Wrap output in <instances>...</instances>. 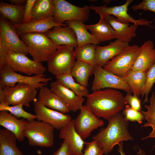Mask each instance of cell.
Returning a JSON list of instances; mask_svg holds the SVG:
<instances>
[{
    "label": "cell",
    "mask_w": 155,
    "mask_h": 155,
    "mask_svg": "<svg viewBox=\"0 0 155 155\" xmlns=\"http://www.w3.org/2000/svg\"><path fill=\"white\" fill-rule=\"evenodd\" d=\"M86 97V105L92 112L108 121L120 113L126 105L122 93L111 88L93 91Z\"/></svg>",
    "instance_id": "6da1fadb"
},
{
    "label": "cell",
    "mask_w": 155,
    "mask_h": 155,
    "mask_svg": "<svg viewBox=\"0 0 155 155\" xmlns=\"http://www.w3.org/2000/svg\"><path fill=\"white\" fill-rule=\"evenodd\" d=\"M108 121L106 127L102 128L92 137L105 154L120 142L133 139L128 131L129 121L121 113H118Z\"/></svg>",
    "instance_id": "7a4b0ae2"
},
{
    "label": "cell",
    "mask_w": 155,
    "mask_h": 155,
    "mask_svg": "<svg viewBox=\"0 0 155 155\" xmlns=\"http://www.w3.org/2000/svg\"><path fill=\"white\" fill-rule=\"evenodd\" d=\"M20 37L33 60L41 63L47 61L59 46L44 33H27Z\"/></svg>",
    "instance_id": "3957f363"
},
{
    "label": "cell",
    "mask_w": 155,
    "mask_h": 155,
    "mask_svg": "<svg viewBox=\"0 0 155 155\" xmlns=\"http://www.w3.org/2000/svg\"><path fill=\"white\" fill-rule=\"evenodd\" d=\"M54 129L48 123L34 119L27 121L23 134L30 146L49 147L54 144Z\"/></svg>",
    "instance_id": "277c9868"
},
{
    "label": "cell",
    "mask_w": 155,
    "mask_h": 155,
    "mask_svg": "<svg viewBox=\"0 0 155 155\" xmlns=\"http://www.w3.org/2000/svg\"><path fill=\"white\" fill-rule=\"evenodd\" d=\"M74 47L59 46L47 62V70L55 76L70 74L75 62Z\"/></svg>",
    "instance_id": "5b68a950"
},
{
    "label": "cell",
    "mask_w": 155,
    "mask_h": 155,
    "mask_svg": "<svg viewBox=\"0 0 155 155\" xmlns=\"http://www.w3.org/2000/svg\"><path fill=\"white\" fill-rule=\"evenodd\" d=\"M140 47L129 45L121 52L108 61L103 68L119 77L124 78L131 70L139 54Z\"/></svg>",
    "instance_id": "8992f818"
},
{
    "label": "cell",
    "mask_w": 155,
    "mask_h": 155,
    "mask_svg": "<svg viewBox=\"0 0 155 155\" xmlns=\"http://www.w3.org/2000/svg\"><path fill=\"white\" fill-rule=\"evenodd\" d=\"M5 64L12 71L28 76L43 75L46 69L41 63L31 60L22 53L8 51L6 55Z\"/></svg>",
    "instance_id": "52a82bcc"
},
{
    "label": "cell",
    "mask_w": 155,
    "mask_h": 155,
    "mask_svg": "<svg viewBox=\"0 0 155 155\" xmlns=\"http://www.w3.org/2000/svg\"><path fill=\"white\" fill-rule=\"evenodd\" d=\"M53 1L55 9L53 17L56 23L62 24L65 22L71 20L84 23L88 20L90 12L89 6L80 7L64 0Z\"/></svg>",
    "instance_id": "ba28073f"
},
{
    "label": "cell",
    "mask_w": 155,
    "mask_h": 155,
    "mask_svg": "<svg viewBox=\"0 0 155 155\" xmlns=\"http://www.w3.org/2000/svg\"><path fill=\"white\" fill-rule=\"evenodd\" d=\"M0 87L13 86L17 83L28 84L40 89L46 86L51 78H47L44 75L29 76L22 75L11 70L5 64L0 69Z\"/></svg>",
    "instance_id": "9c48e42d"
},
{
    "label": "cell",
    "mask_w": 155,
    "mask_h": 155,
    "mask_svg": "<svg viewBox=\"0 0 155 155\" xmlns=\"http://www.w3.org/2000/svg\"><path fill=\"white\" fill-rule=\"evenodd\" d=\"M3 88L4 102L9 105L22 104L29 107L30 103L37 99L38 89L28 84L17 83L14 86H6Z\"/></svg>",
    "instance_id": "30bf717a"
},
{
    "label": "cell",
    "mask_w": 155,
    "mask_h": 155,
    "mask_svg": "<svg viewBox=\"0 0 155 155\" xmlns=\"http://www.w3.org/2000/svg\"><path fill=\"white\" fill-rule=\"evenodd\" d=\"M133 1V0H127L123 5L111 7H108L106 5L99 6L91 5L89 7L90 9L94 11L96 13L99 14L100 18H104L106 16L111 15L115 17L121 22H131L135 25H145L155 28L150 24L152 23V21L142 18L136 20L128 14V7Z\"/></svg>",
    "instance_id": "8fae6325"
},
{
    "label": "cell",
    "mask_w": 155,
    "mask_h": 155,
    "mask_svg": "<svg viewBox=\"0 0 155 155\" xmlns=\"http://www.w3.org/2000/svg\"><path fill=\"white\" fill-rule=\"evenodd\" d=\"M94 78L91 89L94 91L109 88L119 89L131 93L130 88L124 78L117 76L97 65L94 67Z\"/></svg>",
    "instance_id": "7c38bea8"
},
{
    "label": "cell",
    "mask_w": 155,
    "mask_h": 155,
    "mask_svg": "<svg viewBox=\"0 0 155 155\" xmlns=\"http://www.w3.org/2000/svg\"><path fill=\"white\" fill-rule=\"evenodd\" d=\"M13 25L1 15L0 18V39L8 51L27 55V46L19 38Z\"/></svg>",
    "instance_id": "4fadbf2b"
},
{
    "label": "cell",
    "mask_w": 155,
    "mask_h": 155,
    "mask_svg": "<svg viewBox=\"0 0 155 155\" xmlns=\"http://www.w3.org/2000/svg\"><path fill=\"white\" fill-rule=\"evenodd\" d=\"M80 113L74 119L76 131L83 140L90 136L94 130L103 126L104 122L96 117L86 105H83Z\"/></svg>",
    "instance_id": "5bb4252c"
},
{
    "label": "cell",
    "mask_w": 155,
    "mask_h": 155,
    "mask_svg": "<svg viewBox=\"0 0 155 155\" xmlns=\"http://www.w3.org/2000/svg\"><path fill=\"white\" fill-rule=\"evenodd\" d=\"M33 105L37 120L48 123L54 129L60 130L72 120L69 115L49 108L40 103L37 99L33 102Z\"/></svg>",
    "instance_id": "9a60e30c"
},
{
    "label": "cell",
    "mask_w": 155,
    "mask_h": 155,
    "mask_svg": "<svg viewBox=\"0 0 155 155\" xmlns=\"http://www.w3.org/2000/svg\"><path fill=\"white\" fill-rule=\"evenodd\" d=\"M59 137L68 144L69 155H82L85 142L77 132L74 119L60 129Z\"/></svg>",
    "instance_id": "2e32d148"
},
{
    "label": "cell",
    "mask_w": 155,
    "mask_h": 155,
    "mask_svg": "<svg viewBox=\"0 0 155 155\" xmlns=\"http://www.w3.org/2000/svg\"><path fill=\"white\" fill-rule=\"evenodd\" d=\"M50 88L62 99L69 112L80 110L85 100L84 97L79 96L56 81L51 83Z\"/></svg>",
    "instance_id": "e0dca14e"
},
{
    "label": "cell",
    "mask_w": 155,
    "mask_h": 155,
    "mask_svg": "<svg viewBox=\"0 0 155 155\" xmlns=\"http://www.w3.org/2000/svg\"><path fill=\"white\" fill-rule=\"evenodd\" d=\"M18 35L30 33H45L55 26H66L65 24L56 23L53 17L40 20H31L29 22L13 25Z\"/></svg>",
    "instance_id": "ac0fdd59"
},
{
    "label": "cell",
    "mask_w": 155,
    "mask_h": 155,
    "mask_svg": "<svg viewBox=\"0 0 155 155\" xmlns=\"http://www.w3.org/2000/svg\"><path fill=\"white\" fill-rule=\"evenodd\" d=\"M155 63V47L152 40L145 42L140 47L139 54L131 70L146 71Z\"/></svg>",
    "instance_id": "d6986e66"
},
{
    "label": "cell",
    "mask_w": 155,
    "mask_h": 155,
    "mask_svg": "<svg viewBox=\"0 0 155 155\" xmlns=\"http://www.w3.org/2000/svg\"><path fill=\"white\" fill-rule=\"evenodd\" d=\"M44 34L58 46L66 45L74 48L78 46L74 31L67 26H55Z\"/></svg>",
    "instance_id": "ffe728a7"
},
{
    "label": "cell",
    "mask_w": 155,
    "mask_h": 155,
    "mask_svg": "<svg viewBox=\"0 0 155 155\" xmlns=\"http://www.w3.org/2000/svg\"><path fill=\"white\" fill-rule=\"evenodd\" d=\"M129 45V43L117 39L106 46L96 45L97 65L103 67L108 61L120 54Z\"/></svg>",
    "instance_id": "44dd1931"
},
{
    "label": "cell",
    "mask_w": 155,
    "mask_h": 155,
    "mask_svg": "<svg viewBox=\"0 0 155 155\" xmlns=\"http://www.w3.org/2000/svg\"><path fill=\"white\" fill-rule=\"evenodd\" d=\"M38 100L45 106L66 114L69 111L62 99L51 88L44 86L39 89Z\"/></svg>",
    "instance_id": "7402d4cb"
},
{
    "label": "cell",
    "mask_w": 155,
    "mask_h": 155,
    "mask_svg": "<svg viewBox=\"0 0 155 155\" xmlns=\"http://www.w3.org/2000/svg\"><path fill=\"white\" fill-rule=\"evenodd\" d=\"M27 122L23 118L18 119L7 111H0V125L13 133L20 142L25 139L23 132Z\"/></svg>",
    "instance_id": "603a6c76"
},
{
    "label": "cell",
    "mask_w": 155,
    "mask_h": 155,
    "mask_svg": "<svg viewBox=\"0 0 155 155\" xmlns=\"http://www.w3.org/2000/svg\"><path fill=\"white\" fill-rule=\"evenodd\" d=\"M104 18L115 31L117 39L129 43L132 38L136 36L138 25L134 24L130 25L129 23L120 22L115 17L111 15L106 16Z\"/></svg>",
    "instance_id": "cb8c5ba5"
},
{
    "label": "cell",
    "mask_w": 155,
    "mask_h": 155,
    "mask_svg": "<svg viewBox=\"0 0 155 155\" xmlns=\"http://www.w3.org/2000/svg\"><path fill=\"white\" fill-rule=\"evenodd\" d=\"M86 26L100 42L117 38L115 31L105 18H100L96 24Z\"/></svg>",
    "instance_id": "d4e9b609"
},
{
    "label": "cell",
    "mask_w": 155,
    "mask_h": 155,
    "mask_svg": "<svg viewBox=\"0 0 155 155\" xmlns=\"http://www.w3.org/2000/svg\"><path fill=\"white\" fill-rule=\"evenodd\" d=\"M65 22L66 25L71 28L75 34L77 46L81 47L89 44L97 45L100 43L92 34L88 31L86 25L83 22L71 20Z\"/></svg>",
    "instance_id": "484cf974"
},
{
    "label": "cell",
    "mask_w": 155,
    "mask_h": 155,
    "mask_svg": "<svg viewBox=\"0 0 155 155\" xmlns=\"http://www.w3.org/2000/svg\"><path fill=\"white\" fill-rule=\"evenodd\" d=\"M16 135L5 129H0V155H24L16 145Z\"/></svg>",
    "instance_id": "4316f807"
},
{
    "label": "cell",
    "mask_w": 155,
    "mask_h": 155,
    "mask_svg": "<svg viewBox=\"0 0 155 155\" xmlns=\"http://www.w3.org/2000/svg\"><path fill=\"white\" fill-rule=\"evenodd\" d=\"M25 5H17L1 1L0 12L1 15L13 25L22 23Z\"/></svg>",
    "instance_id": "83f0119b"
},
{
    "label": "cell",
    "mask_w": 155,
    "mask_h": 155,
    "mask_svg": "<svg viewBox=\"0 0 155 155\" xmlns=\"http://www.w3.org/2000/svg\"><path fill=\"white\" fill-rule=\"evenodd\" d=\"M94 67L77 60L71 74L78 83L87 87L88 85L89 78L94 73Z\"/></svg>",
    "instance_id": "f1b7e54d"
},
{
    "label": "cell",
    "mask_w": 155,
    "mask_h": 155,
    "mask_svg": "<svg viewBox=\"0 0 155 155\" xmlns=\"http://www.w3.org/2000/svg\"><path fill=\"white\" fill-rule=\"evenodd\" d=\"M55 9L53 0H36L32 8L31 20H42L53 17Z\"/></svg>",
    "instance_id": "f546056e"
},
{
    "label": "cell",
    "mask_w": 155,
    "mask_h": 155,
    "mask_svg": "<svg viewBox=\"0 0 155 155\" xmlns=\"http://www.w3.org/2000/svg\"><path fill=\"white\" fill-rule=\"evenodd\" d=\"M133 94L139 97L145 84L146 71H129L124 77Z\"/></svg>",
    "instance_id": "4dcf8cb0"
},
{
    "label": "cell",
    "mask_w": 155,
    "mask_h": 155,
    "mask_svg": "<svg viewBox=\"0 0 155 155\" xmlns=\"http://www.w3.org/2000/svg\"><path fill=\"white\" fill-rule=\"evenodd\" d=\"M149 102V105L145 104L144 106L147 111L142 110L141 111L144 116V120L147 121V122L142 126L144 127H151L152 130L147 136L142 138V140L148 138H155V92L154 91L152 93ZM155 147V145L153 146V148Z\"/></svg>",
    "instance_id": "1f68e13d"
},
{
    "label": "cell",
    "mask_w": 155,
    "mask_h": 155,
    "mask_svg": "<svg viewBox=\"0 0 155 155\" xmlns=\"http://www.w3.org/2000/svg\"><path fill=\"white\" fill-rule=\"evenodd\" d=\"M56 81L81 97H87L89 94L87 87L76 82L70 74L55 76Z\"/></svg>",
    "instance_id": "d6a6232c"
},
{
    "label": "cell",
    "mask_w": 155,
    "mask_h": 155,
    "mask_svg": "<svg viewBox=\"0 0 155 155\" xmlns=\"http://www.w3.org/2000/svg\"><path fill=\"white\" fill-rule=\"evenodd\" d=\"M96 46L95 44H89L75 48V59L94 66L96 65Z\"/></svg>",
    "instance_id": "836d02e7"
},
{
    "label": "cell",
    "mask_w": 155,
    "mask_h": 155,
    "mask_svg": "<svg viewBox=\"0 0 155 155\" xmlns=\"http://www.w3.org/2000/svg\"><path fill=\"white\" fill-rule=\"evenodd\" d=\"M23 105L20 104L10 106L4 102L0 103V111H6L18 118H22L27 121L36 119L35 115H33L25 111L23 108Z\"/></svg>",
    "instance_id": "e575fe53"
},
{
    "label": "cell",
    "mask_w": 155,
    "mask_h": 155,
    "mask_svg": "<svg viewBox=\"0 0 155 155\" xmlns=\"http://www.w3.org/2000/svg\"><path fill=\"white\" fill-rule=\"evenodd\" d=\"M155 84V63L152 66L146 71V79L142 89L141 95L142 99L145 96L143 104L147 102L148 96L153 85Z\"/></svg>",
    "instance_id": "d590c367"
},
{
    "label": "cell",
    "mask_w": 155,
    "mask_h": 155,
    "mask_svg": "<svg viewBox=\"0 0 155 155\" xmlns=\"http://www.w3.org/2000/svg\"><path fill=\"white\" fill-rule=\"evenodd\" d=\"M121 113L125 120L128 121L136 122L141 124L144 120L141 111L132 108L127 104L125 105Z\"/></svg>",
    "instance_id": "8d00e7d4"
},
{
    "label": "cell",
    "mask_w": 155,
    "mask_h": 155,
    "mask_svg": "<svg viewBox=\"0 0 155 155\" xmlns=\"http://www.w3.org/2000/svg\"><path fill=\"white\" fill-rule=\"evenodd\" d=\"M85 147L82 155H104L102 149L94 140L85 142Z\"/></svg>",
    "instance_id": "74e56055"
},
{
    "label": "cell",
    "mask_w": 155,
    "mask_h": 155,
    "mask_svg": "<svg viewBox=\"0 0 155 155\" xmlns=\"http://www.w3.org/2000/svg\"><path fill=\"white\" fill-rule=\"evenodd\" d=\"M124 100L126 104L129 105L132 108L139 111H142L141 100L139 97L136 95L131 93H127L124 97Z\"/></svg>",
    "instance_id": "f35d334b"
},
{
    "label": "cell",
    "mask_w": 155,
    "mask_h": 155,
    "mask_svg": "<svg viewBox=\"0 0 155 155\" xmlns=\"http://www.w3.org/2000/svg\"><path fill=\"white\" fill-rule=\"evenodd\" d=\"M131 9L133 11L142 10L155 13V0H144L137 5L132 6ZM154 20L155 23V17Z\"/></svg>",
    "instance_id": "ab89813d"
},
{
    "label": "cell",
    "mask_w": 155,
    "mask_h": 155,
    "mask_svg": "<svg viewBox=\"0 0 155 155\" xmlns=\"http://www.w3.org/2000/svg\"><path fill=\"white\" fill-rule=\"evenodd\" d=\"M36 0H26L22 23H27L32 19V11Z\"/></svg>",
    "instance_id": "60d3db41"
},
{
    "label": "cell",
    "mask_w": 155,
    "mask_h": 155,
    "mask_svg": "<svg viewBox=\"0 0 155 155\" xmlns=\"http://www.w3.org/2000/svg\"><path fill=\"white\" fill-rule=\"evenodd\" d=\"M8 52L0 39V69L5 65V56Z\"/></svg>",
    "instance_id": "b9f144b4"
},
{
    "label": "cell",
    "mask_w": 155,
    "mask_h": 155,
    "mask_svg": "<svg viewBox=\"0 0 155 155\" xmlns=\"http://www.w3.org/2000/svg\"><path fill=\"white\" fill-rule=\"evenodd\" d=\"M52 155H69V146L67 142L64 140L60 147Z\"/></svg>",
    "instance_id": "7bdbcfd3"
},
{
    "label": "cell",
    "mask_w": 155,
    "mask_h": 155,
    "mask_svg": "<svg viewBox=\"0 0 155 155\" xmlns=\"http://www.w3.org/2000/svg\"><path fill=\"white\" fill-rule=\"evenodd\" d=\"M9 2L12 4L17 5H25L26 0H9Z\"/></svg>",
    "instance_id": "ee69618b"
},
{
    "label": "cell",
    "mask_w": 155,
    "mask_h": 155,
    "mask_svg": "<svg viewBox=\"0 0 155 155\" xmlns=\"http://www.w3.org/2000/svg\"><path fill=\"white\" fill-rule=\"evenodd\" d=\"M118 145L119 147L117 152L120 153V155H125V153L123 150V142L119 143Z\"/></svg>",
    "instance_id": "f6af8a7d"
},
{
    "label": "cell",
    "mask_w": 155,
    "mask_h": 155,
    "mask_svg": "<svg viewBox=\"0 0 155 155\" xmlns=\"http://www.w3.org/2000/svg\"><path fill=\"white\" fill-rule=\"evenodd\" d=\"M5 95L3 88L0 87V103L4 102Z\"/></svg>",
    "instance_id": "bcb514c9"
},
{
    "label": "cell",
    "mask_w": 155,
    "mask_h": 155,
    "mask_svg": "<svg viewBox=\"0 0 155 155\" xmlns=\"http://www.w3.org/2000/svg\"><path fill=\"white\" fill-rule=\"evenodd\" d=\"M138 151L137 152V155H146L144 151L140 148H138Z\"/></svg>",
    "instance_id": "7dc6e473"
}]
</instances>
